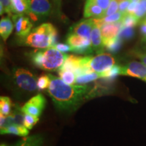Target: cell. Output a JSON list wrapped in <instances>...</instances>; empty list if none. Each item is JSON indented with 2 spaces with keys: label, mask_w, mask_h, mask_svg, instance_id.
<instances>
[{
  "label": "cell",
  "mask_w": 146,
  "mask_h": 146,
  "mask_svg": "<svg viewBox=\"0 0 146 146\" xmlns=\"http://www.w3.org/2000/svg\"><path fill=\"white\" fill-rule=\"evenodd\" d=\"M50 84L47 93L52 98L55 108L59 112L71 113L81 106L91 97L92 89L87 85H70L60 78L48 74Z\"/></svg>",
  "instance_id": "cell-1"
},
{
  "label": "cell",
  "mask_w": 146,
  "mask_h": 146,
  "mask_svg": "<svg viewBox=\"0 0 146 146\" xmlns=\"http://www.w3.org/2000/svg\"><path fill=\"white\" fill-rule=\"evenodd\" d=\"M58 33L50 23L42 24L25 37V44L38 49L50 48L57 44Z\"/></svg>",
  "instance_id": "cell-2"
},
{
  "label": "cell",
  "mask_w": 146,
  "mask_h": 146,
  "mask_svg": "<svg viewBox=\"0 0 146 146\" xmlns=\"http://www.w3.org/2000/svg\"><path fill=\"white\" fill-rule=\"evenodd\" d=\"M68 56L65 53L52 47L44 51L35 53L32 56V60L34 64L39 68L52 71L57 69L59 70Z\"/></svg>",
  "instance_id": "cell-3"
},
{
  "label": "cell",
  "mask_w": 146,
  "mask_h": 146,
  "mask_svg": "<svg viewBox=\"0 0 146 146\" xmlns=\"http://www.w3.org/2000/svg\"><path fill=\"white\" fill-rule=\"evenodd\" d=\"M12 81L14 89L20 96H30L39 91L36 76L27 69L14 68Z\"/></svg>",
  "instance_id": "cell-4"
},
{
  "label": "cell",
  "mask_w": 146,
  "mask_h": 146,
  "mask_svg": "<svg viewBox=\"0 0 146 146\" xmlns=\"http://www.w3.org/2000/svg\"><path fill=\"white\" fill-rule=\"evenodd\" d=\"M114 65V58L108 53H101L94 57H83L81 60V66L85 74L94 72L103 73L109 70Z\"/></svg>",
  "instance_id": "cell-5"
},
{
  "label": "cell",
  "mask_w": 146,
  "mask_h": 146,
  "mask_svg": "<svg viewBox=\"0 0 146 146\" xmlns=\"http://www.w3.org/2000/svg\"><path fill=\"white\" fill-rule=\"evenodd\" d=\"M66 41L67 44L71 47V51L76 54H91L94 52L91 40L81 37L75 34L68 33Z\"/></svg>",
  "instance_id": "cell-6"
},
{
  "label": "cell",
  "mask_w": 146,
  "mask_h": 146,
  "mask_svg": "<svg viewBox=\"0 0 146 146\" xmlns=\"http://www.w3.org/2000/svg\"><path fill=\"white\" fill-rule=\"evenodd\" d=\"M51 12L49 0H29L28 14L32 21H37L39 18L46 17Z\"/></svg>",
  "instance_id": "cell-7"
},
{
  "label": "cell",
  "mask_w": 146,
  "mask_h": 146,
  "mask_svg": "<svg viewBox=\"0 0 146 146\" xmlns=\"http://www.w3.org/2000/svg\"><path fill=\"white\" fill-rule=\"evenodd\" d=\"M46 106V100L41 94L32 97L22 108L23 112L26 114L40 117Z\"/></svg>",
  "instance_id": "cell-8"
},
{
  "label": "cell",
  "mask_w": 146,
  "mask_h": 146,
  "mask_svg": "<svg viewBox=\"0 0 146 146\" xmlns=\"http://www.w3.org/2000/svg\"><path fill=\"white\" fill-rule=\"evenodd\" d=\"M120 75L140 78L146 82V65L139 62H130L124 66H121Z\"/></svg>",
  "instance_id": "cell-9"
},
{
  "label": "cell",
  "mask_w": 146,
  "mask_h": 146,
  "mask_svg": "<svg viewBox=\"0 0 146 146\" xmlns=\"http://www.w3.org/2000/svg\"><path fill=\"white\" fill-rule=\"evenodd\" d=\"M15 33L19 37H26L31 33L33 24L29 18L23 14H15L12 16Z\"/></svg>",
  "instance_id": "cell-10"
},
{
  "label": "cell",
  "mask_w": 146,
  "mask_h": 146,
  "mask_svg": "<svg viewBox=\"0 0 146 146\" xmlns=\"http://www.w3.org/2000/svg\"><path fill=\"white\" fill-rule=\"evenodd\" d=\"M94 25V19L83 20L72 25L70 29L69 33L75 34L81 37L91 40V31Z\"/></svg>",
  "instance_id": "cell-11"
},
{
  "label": "cell",
  "mask_w": 146,
  "mask_h": 146,
  "mask_svg": "<svg viewBox=\"0 0 146 146\" xmlns=\"http://www.w3.org/2000/svg\"><path fill=\"white\" fill-rule=\"evenodd\" d=\"M123 27L122 22L114 23H106L100 27L103 43L118 36L120 29Z\"/></svg>",
  "instance_id": "cell-12"
},
{
  "label": "cell",
  "mask_w": 146,
  "mask_h": 146,
  "mask_svg": "<svg viewBox=\"0 0 146 146\" xmlns=\"http://www.w3.org/2000/svg\"><path fill=\"white\" fill-rule=\"evenodd\" d=\"M106 11L97 5L93 0H87L84 8V17H95L103 18L105 17Z\"/></svg>",
  "instance_id": "cell-13"
},
{
  "label": "cell",
  "mask_w": 146,
  "mask_h": 146,
  "mask_svg": "<svg viewBox=\"0 0 146 146\" xmlns=\"http://www.w3.org/2000/svg\"><path fill=\"white\" fill-rule=\"evenodd\" d=\"M91 42L94 52L101 54L104 48V45L103 40H102L100 28L96 24H94L92 31H91Z\"/></svg>",
  "instance_id": "cell-14"
},
{
  "label": "cell",
  "mask_w": 146,
  "mask_h": 146,
  "mask_svg": "<svg viewBox=\"0 0 146 146\" xmlns=\"http://www.w3.org/2000/svg\"><path fill=\"white\" fill-rule=\"evenodd\" d=\"M5 146H45L44 137L41 134L27 136L11 145Z\"/></svg>",
  "instance_id": "cell-15"
},
{
  "label": "cell",
  "mask_w": 146,
  "mask_h": 146,
  "mask_svg": "<svg viewBox=\"0 0 146 146\" xmlns=\"http://www.w3.org/2000/svg\"><path fill=\"white\" fill-rule=\"evenodd\" d=\"M14 29L12 22L9 18H3L0 21V35L4 41H6Z\"/></svg>",
  "instance_id": "cell-16"
},
{
  "label": "cell",
  "mask_w": 146,
  "mask_h": 146,
  "mask_svg": "<svg viewBox=\"0 0 146 146\" xmlns=\"http://www.w3.org/2000/svg\"><path fill=\"white\" fill-rule=\"evenodd\" d=\"M1 134H11L15 135L27 137L29 134V129L25 127V126H19V125H12L10 127L5 128V129H1Z\"/></svg>",
  "instance_id": "cell-17"
},
{
  "label": "cell",
  "mask_w": 146,
  "mask_h": 146,
  "mask_svg": "<svg viewBox=\"0 0 146 146\" xmlns=\"http://www.w3.org/2000/svg\"><path fill=\"white\" fill-rule=\"evenodd\" d=\"M12 3L14 13L23 14L28 13L29 9V0H11Z\"/></svg>",
  "instance_id": "cell-18"
},
{
  "label": "cell",
  "mask_w": 146,
  "mask_h": 146,
  "mask_svg": "<svg viewBox=\"0 0 146 146\" xmlns=\"http://www.w3.org/2000/svg\"><path fill=\"white\" fill-rule=\"evenodd\" d=\"M102 78V73L98 72H91L87 73V74H81V75L76 76V83L83 85V84H86L89 82L96 81V79Z\"/></svg>",
  "instance_id": "cell-19"
},
{
  "label": "cell",
  "mask_w": 146,
  "mask_h": 146,
  "mask_svg": "<svg viewBox=\"0 0 146 146\" xmlns=\"http://www.w3.org/2000/svg\"><path fill=\"white\" fill-rule=\"evenodd\" d=\"M12 102L10 98L1 96L0 98V114L8 116L12 112Z\"/></svg>",
  "instance_id": "cell-20"
},
{
  "label": "cell",
  "mask_w": 146,
  "mask_h": 146,
  "mask_svg": "<svg viewBox=\"0 0 146 146\" xmlns=\"http://www.w3.org/2000/svg\"><path fill=\"white\" fill-rule=\"evenodd\" d=\"M122 43H123V40L120 39L117 36L106 42L104 43V45L106 49L110 52L116 53L120 49L122 46Z\"/></svg>",
  "instance_id": "cell-21"
},
{
  "label": "cell",
  "mask_w": 146,
  "mask_h": 146,
  "mask_svg": "<svg viewBox=\"0 0 146 146\" xmlns=\"http://www.w3.org/2000/svg\"><path fill=\"white\" fill-rule=\"evenodd\" d=\"M60 78L65 83L72 85L76 83V74L72 71L68 70H59L58 71Z\"/></svg>",
  "instance_id": "cell-22"
},
{
  "label": "cell",
  "mask_w": 146,
  "mask_h": 146,
  "mask_svg": "<svg viewBox=\"0 0 146 146\" xmlns=\"http://www.w3.org/2000/svg\"><path fill=\"white\" fill-rule=\"evenodd\" d=\"M139 21V19L135 14L126 13L124 15V17L121 22L123 27L133 28L137 25Z\"/></svg>",
  "instance_id": "cell-23"
},
{
  "label": "cell",
  "mask_w": 146,
  "mask_h": 146,
  "mask_svg": "<svg viewBox=\"0 0 146 146\" xmlns=\"http://www.w3.org/2000/svg\"><path fill=\"white\" fill-rule=\"evenodd\" d=\"M120 69L121 66L118 65H114L109 70L102 73V78H105L107 81H112L118 75H120Z\"/></svg>",
  "instance_id": "cell-24"
},
{
  "label": "cell",
  "mask_w": 146,
  "mask_h": 146,
  "mask_svg": "<svg viewBox=\"0 0 146 146\" xmlns=\"http://www.w3.org/2000/svg\"><path fill=\"white\" fill-rule=\"evenodd\" d=\"M134 36V30L131 27H122L118 36L121 40L130 39Z\"/></svg>",
  "instance_id": "cell-25"
},
{
  "label": "cell",
  "mask_w": 146,
  "mask_h": 146,
  "mask_svg": "<svg viewBox=\"0 0 146 146\" xmlns=\"http://www.w3.org/2000/svg\"><path fill=\"white\" fill-rule=\"evenodd\" d=\"M39 120V118L36 116H33V115H29L25 114V120H24V126L27 128L29 130L31 129Z\"/></svg>",
  "instance_id": "cell-26"
},
{
  "label": "cell",
  "mask_w": 146,
  "mask_h": 146,
  "mask_svg": "<svg viewBox=\"0 0 146 146\" xmlns=\"http://www.w3.org/2000/svg\"><path fill=\"white\" fill-rule=\"evenodd\" d=\"M50 84V78L49 75L43 74L37 79V87L39 90L48 89Z\"/></svg>",
  "instance_id": "cell-27"
},
{
  "label": "cell",
  "mask_w": 146,
  "mask_h": 146,
  "mask_svg": "<svg viewBox=\"0 0 146 146\" xmlns=\"http://www.w3.org/2000/svg\"><path fill=\"white\" fill-rule=\"evenodd\" d=\"M135 15L139 19H141L146 16V0H140Z\"/></svg>",
  "instance_id": "cell-28"
},
{
  "label": "cell",
  "mask_w": 146,
  "mask_h": 146,
  "mask_svg": "<svg viewBox=\"0 0 146 146\" xmlns=\"http://www.w3.org/2000/svg\"><path fill=\"white\" fill-rule=\"evenodd\" d=\"M118 6H119V3L118 2L117 0H112L108 8L107 9L106 11L105 16H110L116 13L118 10Z\"/></svg>",
  "instance_id": "cell-29"
},
{
  "label": "cell",
  "mask_w": 146,
  "mask_h": 146,
  "mask_svg": "<svg viewBox=\"0 0 146 146\" xmlns=\"http://www.w3.org/2000/svg\"><path fill=\"white\" fill-rule=\"evenodd\" d=\"M1 4L3 5L4 12H6L10 16H13L12 14L14 13V10L11 0H1Z\"/></svg>",
  "instance_id": "cell-30"
},
{
  "label": "cell",
  "mask_w": 146,
  "mask_h": 146,
  "mask_svg": "<svg viewBox=\"0 0 146 146\" xmlns=\"http://www.w3.org/2000/svg\"><path fill=\"white\" fill-rule=\"evenodd\" d=\"M97 5L103 9L104 10L106 11L108 8L112 0H93Z\"/></svg>",
  "instance_id": "cell-31"
},
{
  "label": "cell",
  "mask_w": 146,
  "mask_h": 146,
  "mask_svg": "<svg viewBox=\"0 0 146 146\" xmlns=\"http://www.w3.org/2000/svg\"><path fill=\"white\" fill-rule=\"evenodd\" d=\"M131 2V0H125V1H121L119 3V6H118V10L119 12L123 14L127 13V10L130 3Z\"/></svg>",
  "instance_id": "cell-32"
},
{
  "label": "cell",
  "mask_w": 146,
  "mask_h": 146,
  "mask_svg": "<svg viewBox=\"0 0 146 146\" xmlns=\"http://www.w3.org/2000/svg\"><path fill=\"white\" fill-rule=\"evenodd\" d=\"M57 50L63 53H66L71 51V47L68 44H64V43H57L55 47Z\"/></svg>",
  "instance_id": "cell-33"
},
{
  "label": "cell",
  "mask_w": 146,
  "mask_h": 146,
  "mask_svg": "<svg viewBox=\"0 0 146 146\" xmlns=\"http://www.w3.org/2000/svg\"><path fill=\"white\" fill-rule=\"evenodd\" d=\"M138 4H139V2H133V1H131L130 4H129V6H128L127 13L135 14L137 9Z\"/></svg>",
  "instance_id": "cell-34"
},
{
  "label": "cell",
  "mask_w": 146,
  "mask_h": 146,
  "mask_svg": "<svg viewBox=\"0 0 146 146\" xmlns=\"http://www.w3.org/2000/svg\"><path fill=\"white\" fill-rule=\"evenodd\" d=\"M140 33H141V37L144 41H146V23H142L140 26Z\"/></svg>",
  "instance_id": "cell-35"
},
{
  "label": "cell",
  "mask_w": 146,
  "mask_h": 146,
  "mask_svg": "<svg viewBox=\"0 0 146 146\" xmlns=\"http://www.w3.org/2000/svg\"><path fill=\"white\" fill-rule=\"evenodd\" d=\"M54 1L55 8L57 11L58 13H60V10H61V2L62 0H53Z\"/></svg>",
  "instance_id": "cell-36"
},
{
  "label": "cell",
  "mask_w": 146,
  "mask_h": 146,
  "mask_svg": "<svg viewBox=\"0 0 146 146\" xmlns=\"http://www.w3.org/2000/svg\"><path fill=\"white\" fill-rule=\"evenodd\" d=\"M136 55L142 62L146 65V53H137Z\"/></svg>",
  "instance_id": "cell-37"
},
{
  "label": "cell",
  "mask_w": 146,
  "mask_h": 146,
  "mask_svg": "<svg viewBox=\"0 0 146 146\" xmlns=\"http://www.w3.org/2000/svg\"><path fill=\"white\" fill-rule=\"evenodd\" d=\"M142 23H146V16L143 18V19L142 20Z\"/></svg>",
  "instance_id": "cell-38"
},
{
  "label": "cell",
  "mask_w": 146,
  "mask_h": 146,
  "mask_svg": "<svg viewBox=\"0 0 146 146\" xmlns=\"http://www.w3.org/2000/svg\"><path fill=\"white\" fill-rule=\"evenodd\" d=\"M131 1H133V2H139L140 0H131Z\"/></svg>",
  "instance_id": "cell-39"
}]
</instances>
